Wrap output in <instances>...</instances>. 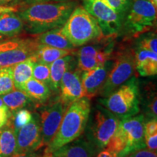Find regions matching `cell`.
Listing matches in <instances>:
<instances>
[{
	"label": "cell",
	"mask_w": 157,
	"mask_h": 157,
	"mask_svg": "<svg viewBox=\"0 0 157 157\" xmlns=\"http://www.w3.org/2000/svg\"><path fill=\"white\" fill-rule=\"evenodd\" d=\"M73 0L36 3L18 10L24 28L32 34H40L52 29L61 28L76 7Z\"/></svg>",
	"instance_id": "cell-1"
},
{
	"label": "cell",
	"mask_w": 157,
	"mask_h": 157,
	"mask_svg": "<svg viewBox=\"0 0 157 157\" xmlns=\"http://www.w3.org/2000/svg\"><path fill=\"white\" fill-rule=\"evenodd\" d=\"M90 109V100L86 97L71 104L64 113L58 132L45 148L43 156L49 157L55 151L82 136L87 126Z\"/></svg>",
	"instance_id": "cell-2"
},
{
	"label": "cell",
	"mask_w": 157,
	"mask_h": 157,
	"mask_svg": "<svg viewBox=\"0 0 157 157\" xmlns=\"http://www.w3.org/2000/svg\"><path fill=\"white\" fill-rule=\"evenodd\" d=\"M144 122L143 114L120 119L119 126L105 147V150L125 157L135 151L146 148Z\"/></svg>",
	"instance_id": "cell-3"
},
{
	"label": "cell",
	"mask_w": 157,
	"mask_h": 157,
	"mask_svg": "<svg viewBox=\"0 0 157 157\" xmlns=\"http://www.w3.org/2000/svg\"><path fill=\"white\" fill-rule=\"evenodd\" d=\"M101 103L119 119L138 114L140 111V88L138 79L133 76L105 98Z\"/></svg>",
	"instance_id": "cell-4"
},
{
	"label": "cell",
	"mask_w": 157,
	"mask_h": 157,
	"mask_svg": "<svg viewBox=\"0 0 157 157\" xmlns=\"http://www.w3.org/2000/svg\"><path fill=\"white\" fill-rule=\"evenodd\" d=\"M74 47H79L101 36V29L96 20L83 7H76L60 28Z\"/></svg>",
	"instance_id": "cell-5"
},
{
	"label": "cell",
	"mask_w": 157,
	"mask_h": 157,
	"mask_svg": "<svg viewBox=\"0 0 157 157\" xmlns=\"http://www.w3.org/2000/svg\"><path fill=\"white\" fill-rule=\"evenodd\" d=\"M120 119L106 108L97 104L90 109L86 126V138L93 143L98 151L103 150L114 135Z\"/></svg>",
	"instance_id": "cell-6"
},
{
	"label": "cell",
	"mask_w": 157,
	"mask_h": 157,
	"mask_svg": "<svg viewBox=\"0 0 157 157\" xmlns=\"http://www.w3.org/2000/svg\"><path fill=\"white\" fill-rule=\"evenodd\" d=\"M135 71L134 53L130 50L119 52L112 63L111 69L98 95L105 98L132 76Z\"/></svg>",
	"instance_id": "cell-7"
},
{
	"label": "cell",
	"mask_w": 157,
	"mask_h": 157,
	"mask_svg": "<svg viewBox=\"0 0 157 157\" xmlns=\"http://www.w3.org/2000/svg\"><path fill=\"white\" fill-rule=\"evenodd\" d=\"M125 16L122 27L129 34L138 35L154 26L156 8L149 0H134Z\"/></svg>",
	"instance_id": "cell-8"
},
{
	"label": "cell",
	"mask_w": 157,
	"mask_h": 157,
	"mask_svg": "<svg viewBox=\"0 0 157 157\" xmlns=\"http://www.w3.org/2000/svg\"><path fill=\"white\" fill-rule=\"evenodd\" d=\"M83 7L96 20L104 36L116 35L122 29L124 16L117 13L103 0H83Z\"/></svg>",
	"instance_id": "cell-9"
},
{
	"label": "cell",
	"mask_w": 157,
	"mask_h": 157,
	"mask_svg": "<svg viewBox=\"0 0 157 157\" xmlns=\"http://www.w3.org/2000/svg\"><path fill=\"white\" fill-rule=\"evenodd\" d=\"M67 108L58 97L40 111L42 146H48L56 135Z\"/></svg>",
	"instance_id": "cell-10"
},
{
	"label": "cell",
	"mask_w": 157,
	"mask_h": 157,
	"mask_svg": "<svg viewBox=\"0 0 157 157\" xmlns=\"http://www.w3.org/2000/svg\"><path fill=\"white\" fill-rule=\"evenodd\" d=\"M42 146V128L39 114L33 113L30 121L16 133L15 153L35 152Z\"/></svg>",
	"instance_id": "cell-11"
},
{
	"label": "cell",
	"mask_w": 157,
	"mask_h": 157,
	"mask_svg": "<svg viewBox=\"0 0 157 157\" xmlns=\"http://www.w3.org/2000/svg\"><path fill=\"white\" fill-rule=\"evenodd\" d=\"M76 64L64 74L59 87V98L67 107L84 97L81 80L82 71L76 68Z\"/></svg>",
	"instance_id": "cell-12"
},
{
	"label": "cell",
	"mask_w": 157,
	"mask_h": 157,
	"mask_svg": "<svg viewBox=\"0 0 157 157\" xmlns=\"http://www.w3.org/2000/svg\"><path fill=\"white\" fill-rule=\"evenodd\" d=\"M113 61L108 60L103 66L93 70L82 71L81 80L84 97L91 98L98 95L100 90L106 78Z\"/></svg>",
	"instance_id": "cell-13"
},
{
	"label": "cell",
	"mask_w": 157,
	"mask_h": 157,
	"mask_svg": "<svg viewBox=\"0 0 157 157\" xmlns=\"http://www.w3.org/2000/svg\"><path fill=\"white\" fill-rule=\"evenodd\" d=\"M98 152L93 143L80 136L55 151L49 157H95Z\"/></svg>",
	"instance_id": "cell-14"
},
{
	"label": "cell",
	"mask_w": 157,
	"mask_h": 157,
	"mask_svg": "<svg viewBox=\"0 0 157 157\" xmlns=\"http://www.w3.org/2000/svg\"><path fill=\"white\" fill-rule=\"evenodd\" d=\"M36 40L29 39L28 42L18 48L0 53V67H8L34 57L38 47Z\"/></svg>",
	"instance_id": "cell-15"
},
{
	"label": "cell",
	"mask_w": 157,
	"mask_h": 157,
	"mask_svg": "<svg viewBox=\"0 0 157 157\" xmlns=\"http://www.w3.org/2000/svg\"><path fill=\"white\" fill-rule=\"evenodd\" d=\"M135 68L141 76H152L157 74V54L136 48L134 52Z\"/></svg>",
	"instance_id": "cell-16"
},
{
	"label": "cell",
	"mask_w": 157,
	"mask_h": 157,
	"mask_svg": "<svg viewBox=\"0 0 157 157\" xmlns=\"http://www.w3.org/2000/svg\"><path fill=\"white\" fill-rule=\"evenodd\" d=\"M75 58L71 55L55 60L50 65V88L51 91L58 93L61 79L69 68L76 64Z\"/></svg>",
	"instance_id": "cell-17"
},
{
	"label": "cell",
	"mask_w": 157,
	"mask_h": 157,
	"mask_svg": "<svg viewBox=\"0 0 157 157\" xmlns=\"http://www.w3.org/2000/svg\"><path fill=\"white\" fill-rule=\"evenodd\" d=\"M16 151V132L10 117L0 129V157H10Z\"/></svg>",
	"instance_id": "cell-18"
},
{
	"label": "cell",
	"mask_w": 157,
	"mask_h": 157,
	"mask_svg": "<svg viewBox=\"0 0 157 157\" xmlns=\"http://www.w3.org/2000/svg\"><path fill=\"white\" fill-rule=\"evenodd\" d=\"M21 90L26 94L33 102L38 104L44 103L51 95V90L49 86L33 77L25 82Z\"/></svg>",
	"instance_id": "cell-19"
},
{
	"label": "cell",
	"mask_w": 157,
	"mask_h": 157,
	"mask_svg": "<svg viewBox=\"0 0 157 157\" xmlns=\"http://www.w3.org/2000/svg\"><path fill=\"white\" fill-rule=\"evenodd\" d=\"M24 29L22 19L15 13L0 15V34L5 38H12L21 34Z\"/></svg>",
	"instance_id": "cell-20"
},
{
	"label": "cell",
	"mask_w": 157,
	"mask_h": 157,
	"mask_svg": "<svg viewBox=\"0 0 157 157\" xmlns=\"http://www.w3.org/2000/svg\"><path fill=\"white\" fill-rule=\"evenodd\" d=\"M36 41L39 44L47 45L63 50H73L74 45L65 36L60 28L45 31L39 35Z\"/></svg>",
	"instance_id": "cell-21"
},
{
	"label": "cell",
	"mask_w": 157,
	"mask_h": 157,
	"mask_svg": "<svg viewBox=\"0 0 157 157\" xmlns=\"http://www.w3.org/2000/svg\"><path fill=\"white\" fill-rule=\"evenodd\" d=\"M36 62L34 57H31L18 63L12 66L13 82L15 89L21 90L23 86L32 78L33 68Z\"/></svg>",
	"instance_id": "cell-22"
},
{
	"label": "cell",
	"mask_w": 157,
	"mask_h": 157,
	"mask_svg": "<svg viewBox=\"0 0 157 157\" xmlns=\"http://www.w3.org/2000/svg\"><path fill=\"white\" fill-rule=\"evenodd\" d=\"M140 104L144 112L145 119H157V98L155 85L148 84L140 93Z\"/></svg>",
	"instance_id": "cell-23"
},
{
	"label": "cell",
	"mask_w": 157,
	"mask_h": 157,
	"mask_svg": "<svg viewBox=\"0 0 157 157\" xmlns=\"http://www.w3.org/2000/svg\"><path fill=\"white\" fill-rule=\"evenodd\" d=\"M100 48L96 46L83 47L77 52V68L81 71L93 70L99 67L97 61Z\"/></svg>",
	"instance_id": "cell-24"
},
{
	"label": "cell",
	"mask_w": 157,
	"mask_h": 157,
	"mask_svg": "<svg viewBox=\"0 0 157 157\" xmlns=\"http://www.w3.org/2000/svg\"><path fill=\"white\" fill-rule=\"evenodd\" d=\"M72 52H74L73 50H63L39 44L34 57L36 61L50 65L55 60L68 55H71Z\"/></svg>",
	"instance_id": "cell-25"
},
{
	"label": "cell",
	"mask_w": 157,
	"mask_h": 157,
	"mask_svg": "<svg viewBox=\"0 0 157 157\" xmlns=\"http://www.w3.org/2000/svg\"><path fill=\"white\" fill-rule=\"evenodd\" d=\"M1 98L5 105L8 108L11 113L22 109L33 103L31 98L26 94L17 89L1 95Z\"/></svg>",
	"instance_id": "cell-26"
},
{
	"label": "cell",
	"mask_w": 157,
	"mask_h": 157,
	"mask_svg": "<svg viewBox=\"0 0 157 157\" xmlns=\"http://www.w3.org/2000/svg\"><path fill=\"white\" fill-rule=\"evenodd\" d=\"M15 89L12 66L0 67V95L8 93Z\"/></svg>",
	"instance_id": "cell-27"
},
{
	"label": "cell",
	"mask_w": 157,
	"mask_h": 157,
	"mask_svg": "<svg viewBox=\"0 0 157 157\" xmlns=\"http://www.w3.org/2000/svg\"><path fill=\"white\" fill-rule=\"evenodd\" d=\"M33 113L28 109H22L11 113L10 119L14 126L15 132H17L25 124H26L32 118Z\"/></svg>",
	"instance_id": "cell-28"
},
{
	"label": "cell",
	"mask_w": 157,
	"mask_h": 157,
	"mask_svg": "<svg viewBox=\"0 0 157 157\" xmlns=\"http://www.w3.org/2000/svg\"><path fill=\"white\" fill-rule=\"evenodd\" d=\"M50 65L36 61L33 68L32 77L46 84L50 87Z\"/></svg>",
	"instance_id": "cell-29"
},
{
	"label": "cell",
	"mask_w": 157,
	"mask_h": 157,
	"mask_svg": "<svg viewBox=\"0 0 157 157\" xmlns=\"http://www.w3.org/2000/svg\"><path fill=\"white\" fill-rule=\"evenodd\" d=\"M136 48L145 49V50L157 52V38L154 33H149L143 35L137 42Z\"/></svg>",
	"instance_id": "cell-30"
},
{
	"label": "cell",
	"mask_w": 157,
	"mask_h": 157,
	"mask_svg": "<svg viewBox=\"0 0 157 157\" xmlns=\"http://www.w3.org/2000/svg\"><path fill=\"white\" fill-rule=\"evenodd\" d=\"M117 13L125 17L131 5V0H103Z\"/></svg>",
	"instance_id": "cell-31"
},
{
	"label": "cell",
	"mask_w": 157,
	"mask_h": 157,
	"mask_svg": "<svg viewBox=\"0 0 157 157\" xmlns=\"http://www.w3.org/2000/svg\"><path fill=\"white\" fill-rule=\"evenodd\" d=\"M29 39H13V40L0 41V53L5 51L13 50L22 46L28 42Z\"/></svg>",
	"instance_id": "cell-32"
},
{
	"label": "cell",
	"mask_w": 157,
	"mask_h": 157,
	"mask_svg": "<svg viewBox=\"0 0 157 157\" xmlns=\"http://www.w3.org/2000/svg\"><path fill=\"white\" fill-rule=\"evenodd\" d=\"M125 157H157V154L156 152L149 150L147 148H144L135 151L127 155Z\"/></svg>",
	"instance_id": "cell-33"
},
{
	"label": "cell",
	"mask_w": 157,
	"mask_h": 157,
	"mask_svg": "<svg viewBox=\"0 0 157 157\" xmlns=\"http://www.w3.org/2000/svg\"><path fill=\"white\" fill-rule=\"evenodd\" d=\"M146 148L149 150L156 152L157 150V134L145 137Z\"/></svg>",
	"instance_id": "cell-34"
},
{
	"label": "cell",
	"mask_w": 157,
	"mask_h": 157,
	"mask_svg": "<svg viewBox=\"0 0 157 157\" xmlns=\"http://www.w3.org/2000/svg\"><path fill=\"white\" fill-rule=\"evenodd\" d=\"M18 10V6H7L0 4V15L8 13H17Z\"/></svg>",
	"instance_id": "cell-35"
},
{
	"label": "cell",
	"mask_w": 157,
	"mask_h": 157,
	"mask_svg": "<svg viewBox=\"0 0 157 157\" xmlns=\"http://www.w3.org/2000/svg\"><path fill=\"white\" fill-rule=\"evenodd\" d=\"M95 157H121L120 155L116 154V153L109 151L103 149V150L100 151Z\"/></svg>",
	"instance_id": "cell-36"
},
{
	"label": "cell",
	"mask_w": 157,
	"mask_h": 157,
	"mask_svg": "<svg viewBox=\"0 0 157 157\" xmlns=\"http://www.w3.org/2000/svg\"><path fill=\"white\" fill-rule=\"evenodd\" d=\"M63 1H68V0H21V3L23 2L25 5H32V4L36 3H42V2H63Z\"/></svg>",
	"instance_id": "cell-37"
},
{
	"label": "cell",
	"mask_w": 157,
	"mask_h": 157,
	"mask_svg": "<svg viewBox=\"0 0 157 157\" xmlns=\"http://www.w3.org/2000/svg\"><path fill=\"white\" fill-rule=\"evenodd\" d=\"M38 154L35 152H23V153H15L10 157H37Z\"/></svg>",
	"instance_id": "cell-38"
},
{
	"label": "cell",
	"mask_w": 157,
	"mask_h": 157,
	"mask_svg": "<svg viewBox=\"0 0 157 157\" xmlns=\"http://www.w3.org/2000/svg\"><path fill=\"white\" fill-rule=\"evenodd\" d=\"M21 3V0H0V4L7 6H17Z\"/></svg>",
	"instance_id": "cell-39"
},
{
	"label": "cell",
	"mask_w": 157,
	"mask_h": 157,
	"mask_svg": "<svg viewBox=\"0 0 157 157\" xmlns=\"http://www.w3.org/2000/svg\"><path fill=\"white\" fill-rule=\"evenodd\" d=\"M149 2H150L151 3L152 5L156 8L157 7V0H149Z\"/></svg>",
	"instance_id": "cell-40"
},
{
	"label": "cell",
	"mask_w": 157,
	"mask_h": 157,
	"mask_svg": "<svg viewBox=\"0 0 157 157\" xmlns=\"http://www.w3.org/2000/svg\"><path fill=\"white\" fill-rule=\"evenodd\" d=\"M5 105V103H4L2 99V98L0 97V107L2 106V105Z\"/></svg>",
	"instance_id": "cell-41"
},
{
	"label": "cell",
	"mask_w": 157,
	"mask_h": 157,
	"mask_svg": "<svg viewBox=\"0 0 157 157\" xmlns=\"http://www.w3.org/2000/svg\"><path fill=\"white\" fill-rule=\"evenodd\" d=\"M6 38L5 36H3L2 35V34H0V41H2V40H5Z\"/></svg>",
	"instance_id": "cell-42"
},
{
	"label": "cell",
	"mask_w": 157,
	"mask_h": 157,
	"mask_svg": "<svg viewBox=\"0 0 157 157\" xmlns=\"http://www.w3.org/2000/svg\"><path fill=\"white\" fill-rule=\"evenodd\" d=\"M5 124H4V123L1 122V121H0V129L2 128L4 126H5Z\"/></svg>",
	"instance_id": "cell-43"
},
{
	"label": "cell",
	"mask_w": 157,
	"mask_h": 157,
	"mask_svg": "<svg viewBox=\"0 0 157 157\" xmlns=\"http://www.w3.org/2000/svg\"><path fill=\"white\" fill-rule=\"evenodd\" d=\"M37 157H44V156H39V155H38V156H37Z\"/></svg>",
	"instance_id": "cell-44"
}]
</instances>
